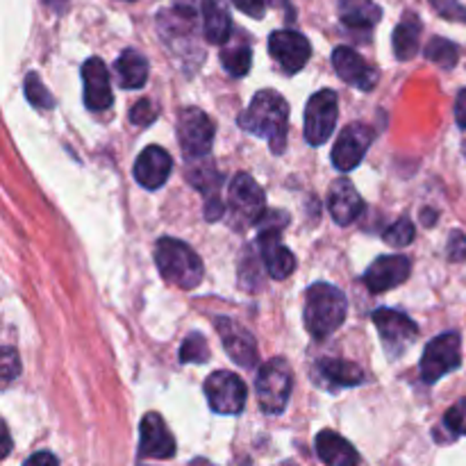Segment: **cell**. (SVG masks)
Listing matches in <instances>:
<instances>
[{"mask_svg":"<svg viewBox=\"0 0 466 466\" xmlns=\"http://www.w3.org/2000/svg\"><path fill=\"white\" fill-rule=\"evenodd\" d=\"M46 3H48V5H64L66 0H46Z\"/></svg>","mask_w":466,"mask_h":466,"instance_id":"obj_42","label":"cell"},{"mask_svg":"<svg viewBox=\"0 0 466 466\" xmlns=\"http://www.w3.org/2000/svg\"><path fill=\"white\" fill-rule=\"evenodd\" d=\"M317 453L326 466H358L360 455L350 441L332 431H321L317 435Z\"/></svg>","mask_w":466,"mask_h":466,"instance_id":"obj_21","label":"cell"},{"mask_svg":"<svg viewBox=\"0 0 466 466\" xmlns=\"http://www.w3.org/2000/svg\"><path fill=\"white\" fill-rule=\"evenodd\" d=\"M339 100L332 89H321L309 98L305 109V139L312 146H323L337 126Z\"/></svg>","mask_w":466,"mask_h":466,"instance_id":"obj_9","label":"cell"},{"mask_svg":"<svg viewBox=\"0 0 466 466\" xmlns=\"http://www.w3.org/2000/svg\"><path fill=\"white\" fill-rule=\"evenodd\" d=\"M431 5L435 7V12H440L444 18L466 23V7H462L458 0H431Z\"/></svg>","mask_w":466,"mask_h":466,"instance_id":"obj_34","label":"cell"},{"mask_svg":"<svg viewBox=\"0 0 466 466\" xmlns=\"http://www.w3.org/2000/svg\"><path fill=\"white\" fill-rule=\"evenodd\" d=\"M268 53L287 73H299L312 55V46L300 32L278 30L268 36Z\"/></svg>","mask_w":466,"mask_h":466,"instance_id":"obj_12","label":"cell"},{"mask_svg":"<svg viewBox=\"0 0 466 466\" xmlns=\"http://www.w3.org/2000/svg\"><path fill=\"white\" fill-rule=\"evenodd\" d=\"M373 323H376L378 332H380V339L390 358H400V355L408 353L419 337L417 323L408 314L399 312V309H376L373 312Z\"/></svg>","mask_w":466,"mask_h":466,"instance_id":"obj_6","label":"cell"},{"mask_svg":"<svg viewBox=\"0 0 466 466\" xmlns=\"http://www.w3.org/2000/svg\"><path fill=\"white\" fill-rule=\"evenodd\" d=\"M139 455L141 458H153V460H168L176 455V440H173L171 431L162 417L155 412L146 414L141 419L139 428Z\"/></svg>","mask_w":466,"mask_h":466,"instance_id":"obj_14","label":"cell"},{"mask_svg":"<svg viewBox=\"0 0 466 466\" xmlns=\"http://www.w3.org/2000/svg\"><path fill=\"white\" fill-rule=\"evenodd\" d=\"M449 259L451 262H464L466 259V237L462 232H453V235H451Z\"/></svg>","mask_w":466,"mask_h":466,"instance_id":"obj_36","label":"cell"},{"mask_svg":"<svg viewBox=\"0 0 466 466\" xmlns=\"http://www.w3.org/2000/svg\"><path fill=\"white\" fill-rule=\"evenodd\" d=\"M21 371V364H18V355L14 353L12 349H5L3 350V380L5 385L14 380V376Z\"/></svg>","mask_w":466,"mask_h":466,"instance_id":"obj_35","label":"cell"},{"mask_svg":"<svg viewBox=\"0 0 466 466\" xmlns=\"http://www.w3.org/2000/svg\"><path fill=\"white\" fill-rule=\"evenodd\" d=\"M173 168L171 155L159 146H148L135 162V177L146 189H159L168 180Z\"/></svg>","mask_w":466,"mask_h":466,"instance_id":"obj_19","label":"cell"},{"mask_svg":"<svg viewBox=\"0 0 466 466\" xmlns=\"http://www.w3.org/2000/svg\"><path fill=\"white\" fill-rule=\"evenodd\" d=\"M191 466H214V464H209L208 460H194V462H191Z\"/></svg>","mask_w":466,"mask_h":466,"instance_id":"obj_41","label":"cell"},{"mask_svg":"<svg viewBox=\"0 0 466 466\" xmlns=\"http://www.w3.org/2000/svg\"><path fill=\"white\" fill-rule=\"evenodd\" d=\"M177 139L187 157H205L212 150L214 123L198 107H185L177 114Z\"/></svg>","mask_w":466,"mask_h":466,"instance_id":"obj_10","label":"cell"},{"mask_svg":"<svg viewBox=\"0 0 466 466\" xmlns=\"http://www.w3.org/2000/svg\"><path fill=\"white\" fill-rule=\"evenodd\" d=\"M291 385H294V376H291L287 360L276 358L264 362L258 371V382H255L259 408L267 414H280L287 408Z\"/></svg>","mask_w":466,"mask_h":466,"instance_id":"obj_5","label":"cell"},{"mask_svg":"<svg viewBox=\"0 0 466 466\" xmlns=\"http://www.w3.org/2000/svg\"><path fill=\"white\" fill-rule=\"evenodd\" d=\"M332 66H335L337 76L341 77L349 85L358 86L362 91H371L378 85V71L367 62L364 57H360L353 48H346L339 46L332 53Z\"/></svg>","mask_w":466,"mask_h":466,"instance_id":"obj_16","label":"cell"},{"mask_svg":"<svg viewBox=\"0 0 466 466\" xmlns=\"http://www.w3.org/2000/svg\"><path fill=\"white\" fill-rule=\"evenodd\" d=\"M250 62H253V55H250V48L246 44H232L223 48L221 64L230 76H246L250 71Z\"/></svg>","mask_w":466,"mask_h":466,"instance_id":"obj_27","label":"cell"},{"mask_svg":"<svg viewBox=\"0 0 466 466\" xmlns=\"http://www.w3.org/2000/svg\"><path fill=\"white\" fill-rule=\"evenodd\" d=\"M371 141V127L364 126V123H350V126H346V130H341L335 146H332V164L339 171H353L367 155Z\"/></svg>","mask_w":466,"mask_h":466,"instance_id":"obj_11","label":"cell"},{"mask_svg":"<svg viewBox=\"0 0 466 466\" xmlns=\"http://www.w3.org/2000/svg\"><path fill=\"white\" fill-rule=\"evenodd\" d=\"M217 332L221 337L226 353L232 358V362L241 364L246 369H253L258 364V344H255V337L241 323L221 317L217 319Z\"/></svg>","mask_w":466,"mask_h":466,"instance_id":"obj_13","label":"cell"},{"mask_svg":"<svg viewBox=\"0 0 466 466\" xmlns=\"http://www.w3.org/2000/svg\"><path fill=\"white\" fill-rule=\"evenodd\" d=\"M287 100L278 91L264 89L253 96L248 109L239 116V126L250 135L264 137L273 153H282L287 144Z\"/></svg>","mask_w":466,"mask_h":466,"instance_id":"obj_1","label":"cell"},{"mask_svg":"<svg viewBox=\"0 0 466 466\" xmlns=\"http://www.w3.org/2000/svg\"><path fill=\"white\" fill-rule=\"evenodd\" d=\"M349 303L346 296L337 287L328 282H317L308 289L305 296V328L317 339H326L332 332L339 330L344 323Z\"/></svg>","mask_w":466,"mask_h":466,"instance_id":"obj_2","label":"cell"},{"mask_svg":"<svg viewBox=\"0 0 466 466\" xmlns=\"http://www.w3.org/2000/svg\"><path fill=\"white\" fill-rule=\"evenodd\" d=\"M444 423H446V428L453 432V435H464L466 437V399L458 400V403H455L453 408L446 412Z\"/></svg>","mask_w":466,"mask_h":466,"instance_id":"obj_32","label":"cell"},{"mask_svg":"<svg viewBox=\"0 0 466 466\" xmlns=\"http://www.w3.org/2000/svg\"><path fill=\"white\" fill-rule=\"evenodd\" d=\"M385 241L394 248H405L414 241V223L410 218H399L385 230Z\"/></svg>","mask_w":466,"mask_h":466,"instance_id":"obj_31","label":"cell"},{"mask_svg":"<svg viewBox=\"0 0 466 466\" xmlns=\"http://www.w3.org/2000/svg\"><path fill=\"white\" fill-rule=\"evenodd\" d=\"M321 373L326 380L337 387H358L364 382V371L353 362L346 360H323Z\"/></svg>","mask_w":466,"mask_h":466,"instance_id":"obj_26","label":"cell"},{"mask_svg":"<svg viewBox=\"0 0 466 466\" xmlns=\"http://www.w3.org/2000/svg\"><path fill=\"white\" fill-rule=\"evenodd\" d=\"M419 36H421V21L414 14H408L394 30V53L396 57L408 62L419 53Z\"/></svg>","mask_w":466,"mask_h":466,"instance_id":"obj_25","label":"cell"},{"mask_svg":"<svg viewBox=\"0 0 466 466\" xmlns=\"http://www.w3.org/2000/svg\"><path fill=\"white\" fill-rule=\"evenodd\" d=\"M423 214H426V226H432L435 223V212L432 209H423Z\"/></svg>","mask_w":466,"mask_h":466,"instance_id":"obj_40","label":"cell"},{"mask_svg":"<svg viewBox=\"0 0 466 466\" xmlns=\"http://www.w3.org/2000/svg\"><path fill=\"white\" fill-rule=\"evenodd\" d=\"M155 262L164 280L180 289H196L203 280V262L185 241L171 237L159 239L155 246Z\"/></svg>","mask_w":466,"mask_h":466,"instance_id":"obj_3","label":"cell"},{"mask_svg":"<svg viewBox=\"0 0 466 466\" xmlns=\"http://www.w3.org/2000/svg\"><path fill=\"white\" fill-rule=\"evenodd\" d=\"M426 57L431 59V62H435L437 66L453 68L455 64H458L460 50H458V46L451 44L449 39L435 36V39L426 46Z\"/></svg>","mask_w":466,"mask_h":466,"instance_id":"obj_28","label":"cell"},{"mask_svg":"<svg viewBox=\"0 0 466 466\" xmlns=\"http://www.w3.org/2000/svg\"><path fill=\"white\" fill-rule=\"evenodd\" d=\"M410 268L412 267L405 255H387V258H378L369 267V271L364 273V282L373 294H380V291H390L403 285L410 278Z\"/></svg>","mask_w":466,"mask_h":466,"instance_id":"obj_17","label":"cell"},{"mask_svg":"<svg viewBox=\"0 0 466 466\" xmlns=\"http://www.w3.org/2000/svg\"><path fill=\"white\" fill-rule=\"evenodd\" d=\"M209 360V346L208 339L198 332H191L180 349V362L182 364H203Z\"/></svg>","mask_w":466,"mask_h":466,"instance_id":"obj_29","label":"cell"},{"mask_svg":"<svg viewBox=\"0 0 466 466\" xmlns=\"http://www.w3.org/2000/svg\"><path fill=\"white\" fill-rule=\"evenodd\" d=\"M82 85H85V105L94 112L112 107L114 94L109 85V71L100 57L86 59L82 66Z\"/></svg>","mask_w":466,"mask_h":466,"instance_id":"obj_15","label":"cell"},{"mask_svg":"<svg viewBox=\"0 0 466 466\" xmlns=\"http://www.w3.org/2000/svg\"><path fill=\"white\" fill-rule=\"evenodd\" d=\"M328 209H330L332 218H335V223H339V226H350V223L362 214V196L358 194L353 182L337 180L335 185L330 187V194H328Z\"/></svg>","mask_w":466,"mask_h":466,"instance_id":"obj_20","label":"cell"},{"mask_svg":"<svg viewBox=\"0 0 466 466\" xmlns=\"http://www.w3.org/2000/svg\"><path fill=\"white\" fill-rule=\"evenodd\" d=\"M244 14L253 18H262L267 12V0H232Z\"/></svg>","mask_w":466,"mask_h":466,"instance_id":"obj_37","label":"cell"},{"mask_svg":"<svg viewBox=\"0 0 466 466\" xmlns=\"http://www.w3.org/2000/svg\"><path fill=\"white\" fill-rule=\"evenodd\" d=\"M462 362V344H460L458 332H446V335L435 337L426 346L421 358V378L432 385L441 380L446 373L455 371Z\"/></svg>","mask_w":466,"mask_h":466,"instance_id":"obj_7","label":"cell"},{"mask_svg":"<svg viewBox=\"0 0 466 466\" xmlns=\"http://www.w3.org/2000/svg\"><path fill=\"white\" fill-rule=\"evenodd\" d=\"M114 71L123 89H141L148 80V59L137 50H123L114 64Z\"/></svg>","mask_w":466,"mask_h":466,"instance_id":"obj_24","label":"cell"},{"mask_svg":"<svg viewBox=\"0 0 466 466\" xmlns=\"http://www.w3.org/2000/svg\"><path fill=\"white\" fill-rule=\"evenodd\" d=\"M25 96L35 107L39 109H50L55 105V98L50 96V91L46 89V85L41 82V77L36 73H27L25 77Z\"/></svg>","mask_w":466,"mask_h":466,"instance_id":"obj_30","label":"cell"},{"mask_svg":"<svg viewBox=\"0 0 466 466\" xmlns=\"http://www.w3.org/2000/svg\"><path fill=\"white\" fill-rule=\"evenodd\" d=\"M264 191L248 173H237L228 189V212L232 217V226L244 230L255 226L264 217Z\"/></svg>","mask_w":466,"mask_h":466,"instance_id":"obj_4","label":"cell"},{"mask_svg":"<svg viewBox=\"0 0 466 466\" xmlns=\"http://www.w3.org/2000/svg\"><path fill=\"white\" fill-rule=\"evenodd\" d=\"M282 230H259V250H262L264 267L273 280H285L294 273L296 258L280 241Z\"/></svg>","mask_w":466,"mask_h":466,"instance_id":"obj_18","label":"cell"},{"mask_svg":"<svg viewBox=\"0 0 466 466\" xmlns=\"http://www.w3.org/2000/svg\"><path fill=\"white\" fill-rule=\"evenodd\" d=\"M205 396H208L212 412L235 417L244 410L248 390H246V382L237 373L217 371L205 380Z\"/></svg>","mask_w":466,"mask_h":466,"instance_id":"obj_8","label":"cell"},{"mask_svg":"<svg viewBox=\"0 0 466 466\" xmlns=\"http://www.w3.org/2000/svg\"><path fill=\"white\" fill-rule=\"evenodd\" d=\"M339 21L353 30H371L382 18V9L373 0H339Z\"/></svg>","mask_w":466,"mask_h":466,"instance_id":"obj_23","label":"cell"},{"mask_svg":"<svg viewBox=\"0 0 466 466\" xmlns=\"http://www.w3.org/2000/svg\"><path fill=\"white\" fill-rule=\"evenodd\" d=\"M455 121L458 126L466 130V86L458 94V100H455Z\"/></svg>","mask_w":466,"mask_h":466,"instance_id":"obj_39","label":"cell"},{"mask_svg":"<svg viewBox=\"0 0 466 466\" xmlns=\"http://www.w3.org/2000/svg\"><path fill=\"white\" fill-rule=\"evenodd\" d=\"M203 32L209 44H226L230 39L232 21L226 0H203Z\"/></svg>","mask_w":466,"mask_h":466,"instance_id":"obj_22","label":"cell"},{"mask_svg":"<svg viewBox=\"0 0 466 466\" xmlns=\"http://www.w3.org/2000/svg\"><path fill=\"white\" fill-rule=\"evenodd\" d=\"M157 118V107H155L150 100H139L135 103V107L130 109V121L135 126H150V123Z\"/></svg>","mask_w":466,"mask_h":466,"instance_id":"obj_33","label":"cell"},{"mask_svg":"<svg viewBox=\"0 0 466 466\" xmlns=\"http://www.w3.org/2000/svg\"><path fill=\"white\" fill-rule=\"evenodd\" d=\"M23 466H59V462L53 453H48V451H41V453L30 455Z\"/></svg>","mask_w":466,"mask_h":466,"instance_id":"obj_38","label":"cell"}]
</instances>
